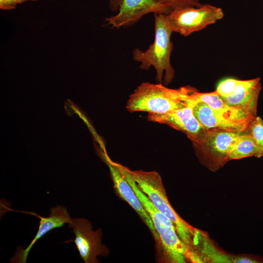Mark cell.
Returning <instances> with one entry per match:
<instances>
[{"mask_svg": "<svg viewBox=\"0 0 263 263\" xmlns=\"http://www.w3.org/2000/svg\"><path fill=\"white\" fill-rule=\"evenodd\" d=\"M116 164L135 182L154 207L171 221L179 237L188 249L200 256L202 243L208 235L189 225L176 212L169 201L159 173L155 171L131 170L120 164Z\"/></svg>", "mask_w": 263, "mask_h": 263, "instance_id": "1", "label": "cell"}, {"mask_svg": "<svg viewBox=\"0 0 263 263\" xmlns=\"http://www.w3.org/2000/svg\"><path fill=\"white\" fill-rule=\"evenodd\" d=\"M119 169L152 221L158 236L156 243L159 257L162 261L170 263H201L200 258L190 251L181 240L171 221L154 207L148 196L126 172Z\"/></svg>", "mask_w": 263, "mask_h": 263, "instance_id": "2", "label": "cell"}, {"mask_svg": "<svg viewBox=\"0 0 263 263\" xmlns=\"http://www.w3.org/2000/svg\"><path fill=\"white\" fill-rule=\"evenodd\" d=\"M195 90L188 86L173 89L161 83L143 82L129 96L126 108L132 113H167L187 104Z\"/></svg>", "mask_w": 263, "mask_h": 263, "instance_id": "3", "label": "cell"}, {"mask_svg": "<svg viewBox=\"0 0 263 263\" xmlns=\"http://www.w3.org/2000/svg\"><path fill=\"white\" fill-rule=\"evenodd\" d=\"M155 38L152 44L145 51L135 48L132 52L133 59L140 62V67L148 70L153 66L156 72V80L161 82L164 77L165 85L174 77V70L170 58L172 50L170 37L172 31L166 19V14H154Z\"/></svg>", "mask_w": 263, "mask_h": 263, "instance_id": "4", "label": "cell"}, {"mask_svg": "<svg viewBox=\"0 0 263 263\" xmlns=\"http://www.w3.org/2000/svg\"><path fill=\"white\" fill-rule=\"evenodd\" d=\"M223 17L221 8L208 4L174 9L166 15L168 23L172 32L184 36L203 30Z\"/></svg>", "mask_w": 263, "mask_h": 263, "instance_id": "5", "label": "cell"}, {"mask_svg": "<svg viewBox=\"0 0 263 263\" xmlns=\"http://www.w3.org/2000/svg\"><path fill=\"white\" fill-rule=\"evenodd\" d=\"M242 133L219 129L207 130L194 145L210 168L218 169L230 160V152Z\"/></svg>", "mask_w": 263, "mask_h": 263, "instance_id": "6", "label": "cell"}, {"mask_svg": "<svg viewBox=\"0 0 263 263\" xmlns=\"http://www.w3.org/2000/svg\"><path fill=\"white\" fill-rule=\"evenodd\" d=\"M75 235L74 242L78 250L80 257L85 263H98V256H107L109 250L101 243L102 233L100 228L93 230V226L88 220L78 218L72 219L69 224Z\"/></svg>", "mask_w": 263, "mask_h": 263, "instance_id": "7", "label": "cell"}, {"mask_svg": "<svg viewBox=\"0 0 263 263\" xmlns=\"http://www.w3.org/2000/svg\"><path fill=\"white\" fill-rule=\"evenodd\" d=\"M118 7V13L106 18L108 25L119 28L134 23L149 13L168 14L171 9L155 0H110V6Z\"/></svg>", "mask_w": 263, "mask_h": 263, "instance_id": "8", "label": "cell"}, {"mask_svg": "<svg viewBox=\"0 0 263 263\" xmlns=\"http://www.w3.org/2000/svg\"><path fill=\"white\" fill-rule=\"evenodd\" d=\"M195 91L187 104L167 113H148V119L150 121L167 124L181 131L187 135L193 144L196 143L207 130L193 114V107L195 104L194 94Z\"/></svg>", "mask_w": 263, "mask_h": 263, "instance_id": "9", "label": "cell"}, {"mask_svg": "<svg viewBox=\"0 0 263 263\" xmlns=\"http://www.w3.org/2000/svg\"><path fill=\"white\" fill-rule=\"evenodd\" d=\"M102 156L109 168L114 187L117 193L139 215L150 229L156 242L158 240V236L152 221L132 187L124 177L115 162L112 161L106 154L103 153Z\"/></svg>", "mask_w": 263, "mask_h": 263, "instance_id": "10", "label": "cell"}, {"mask_svg": "<svg viewBox=\"0 0 263 263\" xmlns=\"http://www.w3.org/2000/svg\"><path fill=\"white\" fill-rule=\"evenodd\" d=\"M34 215L40 219L38 230L33 239L25 249L21 246L20 249L18 247L15 255L10 259L11 263H26L30 251L39 239L52 230L62 227L65 224H69L72 220L67 208L61 206L52 207L48 217L40 216L37 214Z\"/></svg>", "mask_w": 263, "mask_h": 263, "instance_id": "11", "label": "cell"}, {"mask_svg": "<svg viewBox=\"0 0 263 263\" xmlns=\"http://www.w3.org/2000/svg\"><path fill=\"white\" fill-rule=\"evenodd\" d=\"M261 88L259 77L239 80L232 94L221 98L228 105L256 117L258 99Z\"/></svg>", "mask_w": 263, "mask_h": 263, "instance_id": "12", "label": "cell"}, {"mask_svg": "<svg viewBox=\"0 0 263 263\" xmlns=\"http://www.w3.org/2000/svg\"><path fill=\"white\" fill-rule=\"evenodd\" d=\"M193 112L195 117L207 130L219 129L243 133L247 132L250 126L225 118L203 101L196 102L193 107Z\"/></svg>", "mask_w": 263, "mask_h": 263, "instance_id": "13", "label": "cell"}, {"mask_svg": "<svg viewBox=\"0 0 263 263\" xmlns=\"http://www.w3.org/2000/svg\"><path fill=\"white\" fill-rule=\"evenodd\" d=\"M196 102L203 101L225 118L249 126L255 116L239 109L231 107L225 102L215 91L211 93L194 94Z\"/></svg>", "mask_w": 263, "mask_h": 263, "instance_id": "14", "label": "cell"}, {"mask_svg": "<svg viewBox=\"0 0 263 263\" xmlns=\"http://www.w3.org/2000/svg\"><path fill=\"white\" fill-rule=\"evenodd\" d=\"M250 156L259 158V150L252 137L247 132L242 133L235 143L229 154V160Z\"/></svg>", "mask_w": 263, "mask_h": 263, "instance_id": "15", "label": "cell"}, {"mask_svg": "<svg viewBox=\"0 0 263 263\" xmlns=\"http://www.w3.org/2000/svg\"><path fill=\"white\" fill-rule=\"evenodd\" d=\"M251 135L258 149L259 157L263 156V121L256 116L250 124L247 132Z\"/></svg>", "mask_w": 263, "mask_h": 263, "instance_id": "16", "label": "cell"}, {"mask_svg": "<svg viewBox=\"0 0 263 263\" xmlns=\"http://www.w3.org/2000/svg\"><path fill=\"white\" fill-rule=\"evenodd\" d=\"M239 80L228 78L221 81L215 91L221 97H226L233 94Z\"/></svg>", "mask_w": 263, "mask_h": 263, "instance_id": "17", "label": "cell"}, {"mask_svg": "<svg viewBox=\"0 0 263 263\" xmlns=\"http://www.w3.org/2000/svg\"><path fill=\"white\" fill-rule=\"evenodd\" d=\"M166 5L172 10L188 6L199 7L201 4L200 0H155Z\"/></svg>", "mask_w": 263, "mask_h": 263, "instance_id": "18", "label": "cell"}, {"mask_svg": "<svg viewBox=\"0 0 263 263\" xmlns=\"http://www.w3.org/2000/svg\"><path fill=\"white\" fill-rule=\"evenodd\" d=\"M26 0H0V8L2 10L13 9L17 3H22Z\"/></svg>", "mask_w": 263, "mask_h": 263, "instance_id": "19", "label": "cell"}]
</instances>
